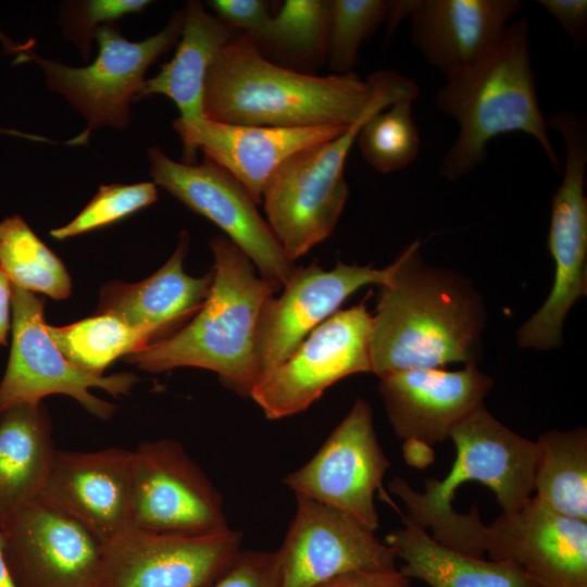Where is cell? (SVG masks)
<instances>
[{
	"label": "cell",
	"mask_w": 587,
	"mask_h": 587,
	"mask_svg": "<svg viewBox=\"0 0 587 587\" xmlns=\"http://www.w3.org/2000/svg\"><path fill=\"white\" fill-rule=\"evenodd\" d=\"M534 491L553 511L587 521V430H549L538 437Z\"/></svg>",
	"instance_id": "4316f807"
},
{
	"label": "cell",
	"mask_w": 587,
	"mask_h": 587,
	"mask_svg": "<svg viewBox=\"0 0 587 587\" xmlns=\"http://www.w3.org/2000/svg\"><path fill=\"white\" fill-rule=\"evenodd\" d=\"M434 538L464 554L510 562L537 587H587V521L562 515L536 497L485 526L476 507L441 515Z\"/></svg>",
	"instance_id": "8992f818"
},
{
	"label": "cell",
	"mask_w": 587,
	"mask_h": 587,
	"mask_svg": "<svg viewBox=\"0 0 587 587\" xmlns=\"http://www.w3.org/2000/svg\"><path fill=\"white\" fill-rule=\"evenodd\" d=\"M394 268V263L374 268L341 261L328 271L315 262L296 266L283 292L270 297L259 316L255 347L261 375L287 359L358 289L386 284Z\"/></svg>",
	"instance_id": "ac0fdd59"
},
{
	"label": "cell",
	"mask_w": 587,
	"mask_h": 587,
	"mask_svg": "<svg viewBox=\"0 0 587 587\" xmlns=\"http://www.w3.org/2000/svg\"><path fill=\"white\" fill-rule=\"evenodd\" d=\"M12 301V284L5 273L0 268V346L8 342L10 329V308Z\"/></svg>",
	"instance_id": "ab89813d"
},
{
	"label": "cell",
	"mask_w": 587,
	"mask_h": 587,
	"mask_svg": "<svg viewBox=\"0 0 587 587\" xmlns=\"http://www.w3.org/2000/svg\"><path fill=\"white\" fill-rule=\"evenodd\" d=\"M522 7L519 0H417L412 41L449 78L485 58Z\"/></svg>",
	"instance_id": "7402d4cb"
},
{
	"label": "cell",
	"mask_w": 587,
	"mask_h": 587,
	"mask_svg": "<svg viewBox=\"0 0 587 587\" xmlns=\"http://www.w3.org/2000/svg\"><path fill=\"white\" fill-rule=\"evenodd\" d=\"M411 99H400L376 112L361 127L357 143L375 171L388 174L410 165L420 152V135Z\"/></svg>",
	"instance_id": "4dcf8cb0"
},
{
	"label": "cell",
	"mask_w": 587,
	"mask_h": 587,
	"mask_svg": "<svg viewBox=\"0 0 587 587\" xmlns=\"http://www.w3.org/2000/svg\"><path fill=\"white\" fill-rule=\"evenodd\" d=\"M241 533L161 534L129 528L102 546L98 587H204L240 551Z\"/></svg>",
	"instance_id": "9a60e30c"
},
{
	"label": "cell",
	"mask_w": 587,
	"mask_h": 587,
	"mask_svg": "<svg viewBox=\"0 0 587 587\" xmlns=\"http://www.w3.org/2000/svg\"><path fill=\"white\" fill-rule=\"evenodd\" d=\"M449 438L454 442L457 459L445 479H426L423 492L415 491L402 477L390 482V490L407 511L450 508L455 490L467 480L489 487L503 513L517 512L528 502L539 459L537 441L509 429L484 404L457 424Z\"/></svg>",
	"instance_id": "9c48e42d"
},
{
	"label": "cell",
	"mask_w": 587,
	"mask_h": 587,
	"mask_svg": "<svg viewBox=\"0 0 587 587\" xmlns=\"http://www.w3.org/2000/svg\"><path fill=\"white\" fill-rule=\"evenodd\" d=\"M417 1H388L387 10V33L388 36L394 32L397 24L405 16L411 15Z\"/></svg>",
	"instance_id": "60d3db41"
},
{
	"label": "cell",
	"mask_w": 587,
	"mask_h": 587,
	"mask_svg": "<svg viewBox=\"0 0 587 587\" xmlns=\"http://www.w3.org/2000/svg\"><path fill=\"white\" fill-rule=\"evenodd\" d=\"M315 587H411L409 578L397 569L351 572Z\"/></svg>",
	"instance_id": "74e56055"
},
{
	"label": "cell",
	"mask_w": 587,
	"mask_h": 587,
	"mask_svg": "<svg viewBox=\"0 0 587 587\" xmlns=\"http://www.w3.org/2000/svg\"><path fill=\"white\" fill-rule=\"evenodd\" d=\"M2 534L16 587H98L102 545L60 510L38 499Z\"/></svg>",
	"instance_id": "e0dca14e"
},
{
	"label": "cell",
	"mask_w": 587,
	"mask_h": 587,
	"mask_svg": "<svg viewBox=\"0 0 587 587\" xmlns=\"http://www.w3.org/2000/svg\"><path fill=\"white\" fill-rule=\"evenodd\" d=\"M214 15L234 30H241L253 41L264 32L271 17V4L264 0H212Z\"/></svg>",
	"instance_id": "d590c367"
},
{
	"label": "cell",
	"mask_w": 587,
	"mask_h": 587,
	"mask_svg": "<svg viewBox=\"0 0 587 587\" xmlns=\"http://www.w3.org/2000/svg\"><path fill=\"white\" fill-rule=\"evenodd\" d=\"M132 528L176 535L229 528L222 495L179 442L142 441L134 450Z\"/></svg>",
	"instance_id": "4fadbf2b"
},
{
	"label": "cell",
	"mask_w": 587,
	"mask_h": 587,
	"mask_svg": "<svg viewBox=\"0 0 587 587\" xmlns=\"http://www.w3.org/2000/svg\"><path fill=\"white\" fill-rule=\"evenodd\" d=\"M236 34L215 15L208 13L200 1L187 2L175 54L155 76L145 80L136 101L164 95L176 104L178 118H204L203 92L209 67L217 51Z\"/></svg>",
	"instance_id": "484cf974"
},
{
	"label": "cell",
	"mask_w": 587,
	"mask_h": 587,
	"mask_svg": "<svg viewBox=\"0 0 587 587\" xmlns=\"http://www.w3.org/2000/svg\"><path fill=\"white\" fill-rule=\"evenodd\" d=\"M420 96L415 82L382 71L371 108L340 136L303 148L283 161L268 178L262 203L273 233L295 262L334 232L349 197L345 163L369 117L400 99Z\"/></svg>",
	"instance_id": "5b68a950"
},
{
	"label": "cell",
	"mask_w": 587,
	"mask_h": 587,
	"mask_svg": "<svg viewBox=\"0 0 587 587\" xmlns=\"http://www.w3.org/2000/svg\"><path fill=\"white\" fill-rule=\"evenodd\" d=\"M403 527L386 536L394 557L403 560L400 573L430 587H537L517 565L485 560L448 548L403 514Z\"/></svg>",
	"instance_id": "d4e9b609"
},
{
	"label": "cell",
	"mask_w": 587,
	"mask_h": 587,
	"mask_svg": "<svg viewBox=\"0 0 587 587\" xmlns=\"http://www.w3.org/2000/svg\"><path fill=\"white\" fill-rule=\"evenodd\" d=\"M350 126H248L178 117L173 122L184 146L185 163L193 164L200 149L233 175L257 204L262 203L264 187L283 161L303 148L340 136Z\"/></svg>",
	"instance_id": "44dd1931"
},
{
	"label": "cell",
	"mask_w": 587,
	"mask_h": 587,
	"mask_svg": "<svg viewBox=\"0 0 587 587\" xmlns=\"http://www.w3.org/2000/svg\"><path fill=\"white\" fill-rule=\"evenodd\" d=\"M210 248L213 279L203 307L174 334L123 359L150 373L182 366L210 370L227 388L250 397L261 376L255 347L259 316L282 286L258 276L251 260L226 236L213 237Z\"/></svg>",
	"instance_id": "3957f363"
},
{
	"label": "cell",
	"mask_w": 587,
	"mask_h": 587,
	"mask_svg": "<svg viewBox=\"0 0 587 587\" xmlns=\"http://www.w3.org/2000/svg\"><path fill=\"white\" fill-rule=\"evenodd\" d=\"M538 3L563 27L576 48L586 42V0H539Z\"/></svg>",
	"instance_id": "8d00e7d4"
},
{
	"label": "cell",
	"mask_w": 587,
	"mask_h": 587,
	"mask_svg": "<svg viewBox=\"0 0 587 587\" xmlns=\"http://www.w3.org/2000/svg\"><path fill=\"white\" fill-rule=\"evenodd\" d=\"M494 385L476 363L459 371L411 369L379 377V394L391 426L405 441L444 442L478 407Z\"/></svg>",
	"instance_id": "ffe728a7"
},
{
	"label": "cell",
	"mask_w": 587,
	"mask_h": 587,
	"mask_svg": "<svg viewBox=\"0 0 587 587\" xmlns=\"http://www.w3.org/2000/svg\"><path fill=\"white\" fill-rule=\"evenodd\" d=\"M213 587H280L278 553L239 551Z\"/></svg>",
	"instance_id": "e575fe53"
},
{
	"label": "cell",
	"mask_w": 587,
	"mask_h": 587,
	"mask_svg": "<svg viewBox=\"0 0 587 587\" xmlns=\"http://www.w3.org/2000/svg\"><path fill=\"white\" fill-rule=\"evenodd\" d=\"M46 329L63 357L93 377H102L116 359L155 342L152 332L107 313H95L65 326L47 324Z\"/></svg>",
	"instance_id": "83f0119b"
},
{
	"label": "cell",
	"mask_w": 587,
	"mask_h": 587,
	"mask_svg": "<svg viewBox=\"0 0 587 587\" xmlns=\"http://www.w3.org/2000/svg\"><path fill=\"white\" fill-rule=\"evenodd\" d=\"M183 24L184 9L175 12L162 30L141 41H129L115 25H102L95 33L98 54L83 67L45 59L32 50L18 53L13 63L38 64L48 87L85 117L86 129L68 140L70 145H85L95 129L128 125L129 105L143 86L147 70L178 42Z\"/></svg>",
	"instance_id": "52a82bcc"
},
{
	"label": "cell",
	"mask_w": 587,
	"mask_h": 587,
	"mask_svg": "<svg viewBox=\"0 0 587 587\" xmlns=\"http://www.w3.org/2000/svg\"><path fill=\"white\" fill-rule=\"evenodd\" d=\"M0 41L2 42V45L4 47V52H7V53L25 52V51L32 50L33 46L35 45L34 39H28L24 43H18L16 41H14L13 39L9 38L1 29H0ZM0 134L9 135V136H15V137H20V138H25V139H28V140L55 143L54 141H52V140L46 138V137L37 136V135H33V134H27V133H23V132H20V130H16V129H11V128H1L0 127Z\"/></svg>",
	"instance_id": "f35d334b"
},
{
	"label": "cell",
	"mask_w": 587,
	"mask_h": 587,
	"mask_svg": "<svg viewBox=\"0 0 587 587\" xmlns=\"http://www.w3.org/2000/svg\"><path fill=\"white\" fill-rule=\"evenodd\" d=\"M370 328L365 302L338 310L263 373L250 398L271 420L305 410L341 378L371 372Z\"/></svg>",
	"instance_id": "8fae6325"
},
{
	"label": "cell",
	"mask_w": 587,
	"mask_h": 587,
	"mask_svg": "<svg viewBox=\"0 0 587 587\" xmlns=\"http://www.w3.org/2000/svg\"><path fill=\"white\" fill-rule=\"evenodd\" d=\"M389 464L376 436L372 408L359 398L313 458L284 483L296 495L335 508L375 532L374 496L376 490L384 492Z\"/></svg>",
	"instance_id": "5bb4252c"
},
{
	"label": "cell",
	"mask_w": 587,
	"mask_h": 587,
	"mask_svg": "<svg viewBox=\"0 0 587 587\" xmlns=\"http://www.w3.org/2000/svg\"><path fill=\"white\" fill-rule=\"evenodd\" d=\"M388 1L329 0L326 60L333 74L351 73L361 45L386 21Z\"/></svg>",
	"instance_id": "1f68e13d"
},
{
	"label": "cell",
	"mask_w": 587,
	"mask_h": 587,
	"mask_svg": "<svg viewBox=\"0 0 587 587\" xmlns=\"http://www.w3.org/2000/svg\"><path fill=\"white\" fill-rule=\"evenodd\" d=\"M565 145L563 178L552 198L548 248L554 260V282L542 305L517 332L522 348L550 350L562 344L565 317L578 298L587 294V125L571 110L548 118Z\"/></svg>",
	"instance_id": "ba28073f"
},
{
	"label": "cell",
	"mask_w": 587,
	"mask_h": 587,
	"mask_svg": "<svg viewBox=\"0 0 587 587\" xmlns=\"http://www.w3.org/2000/svg\"><path fill=\"white\" fill-rule=\"evenodd\" d=\"M0 268L27 291L54 300L71 295L72 280L63 262L17 214L0 222Z\"/></svg>",
	"instance_id": "f1b7e54d"
},
{
	"label": "cell",
	"mask_w": 587,
	"mask_h": 587,
	"mask_svg": "<svg viewBox=\"0 0 587 587\" xmlns=\"http://www.w3.org/2000/svg\"><path fill=\"white\" fill-rule=\"evenodd\" d=\"M189 241L188 232L183 230L171 258L146 279L105 284L95 313L112 314L134 327L148 329L155 341L186 325L203 307L213 279L212 272L201 277L185 272Z\"/></svg>",
	"instance_id": "603a6c76"
},
{
	"label": "cell",
	"mask_w": 587,
	"mask_h": 587,
	"mask_svg": "<svg viewBox=\"0 0 587 587\" xmlns=\"http://www.w3.org/2000/svg\"><path fill=\"white\" fill-rule=\"evenodd\" d=\"M150 175L195 213L218 226L240 248L260 275L280 286L296 265L247 189L226 170L203 157L198 164L176 162L158 147L148 150Z\"/></svg>",
	"instance_id": "7c38bea8"
},
{
	"label": "cell",
	"mask_w": 587,
	"mask_h": 587,
	"mask_svg": "<svg viewBox=\"0 0 587 587\" xmlns=\"http://www.w3.org/2000/svg\"><path fill=\"white\" fill-rule=\"evenodd\" d=\"M46 407L21 403L0 413V532L40 498L54 453Z\"/></svg>",
	"instance_id": "cb8c5ba5"
},
{
	"label": "cell",
	"mask_w": 587,
	"mask_h": 587,
	"mask_svg": "<svg viewBox=\"0 0 587 587\" xmlns=\"http://www.w3.org/2000/svg\"><path fill=\"white\" fill-rule=\"evenodd\" d=\"M0 587H16L8 570L3 554V534L0 532Z\"/></svg>",
	"instance_id": "b9f144b4"
},
{
	"label": "cell",
	"mask_w": 587,
	"mask_h": 587,
	"mask_svg": "<svg viewBox=\"0 0 587 587\" xmlns=\"http://www.w3.org/2000/svg\"><path fill=\"white\" fill-rule=\"evenodd\" d=\"M413 241L379 286L371 315V372L378 377L411 369L476 363L486 312L479 294L462 275L428 265Z\"/></svg>",
	"instance_id": "6da1fadb"
},
{
	"label": "cell",
	"mask_w": 587,
	"mask_h": 587,
	"mask_svg": "<svg viewBox=\"0 0 587 587\" xmlns=\"http://www.w3.org/2000/svg\"><path fill=\"white\" fill-rule=\"evenodd\" d=\"M280 549V587H315L365 570L395 569L386 544L350 515L303 495Z\"/></svg>",
	"instance_id": "2e32d148"
},
{
	"label": "cell",
	"mask_w": 587,
	"mask_h": 587,
	"mask_svg": "<svg viewBox=\"0 0 587 587\" xmlns=\"http://www.w3.org/2000/svg\"><path fill=\"white\" fill-rule=\"evenodd\" d=\"M134 451L57 450L39 500L83 525L102 546L132 528Z\"/></svg>",
	"instance_id": "d6986e66"
},
{
	"label": "cell",
	"mask_w": 587,
	"mask_h": 587,
	"mask_svg": "<svg viewBox=\"0 0 587 587\" xmlns=\"http://www.w3.org/2000/svg\"><path fill=\"white\" fill-rule=\"evenodd\" d=\"M157 185L143 182L130 185H101L84 210L66 225L50 230L51 237L64 240L116 223L154 203Z\"/></svg>",
	"instance_id": "d6a6232c"
},
{
	"label": "cell",
	"mask_w": 587,
	"mask_h": 587,
	"mask_svg": "<svg viewBox=\"0 0 587 587\" xmlns=\"http://www.w3.org/2000/svg\"><path fill=\"white\" fill-rule=\"evenodd\" d=\"M435 103L460 129L441 161L439 172L445 178L455 180L472 172L485 161L489 141L512 132L532 136L562 173L537 97L525 18L508 25L479 62L446 78Z\"/></svg>",
	"instance_id": "277c9868"
},
{
	"label": "cell",
	"mask_w": 587,
	"mask_h": 587,
	"mask_svg": "<svg viewBox=\"0 0 587 587\" xmlns=\"http://www.w3.org/2000/svg\"><path fill=\"white\" fill-rule=\"evenodd\" d=\"M328 25L329 0H286L254 42L260 50L314 63L326 60Z\"/></svg>",
	"instance_id": "f546056e"
},
{
	"label": "cell",
	"mask_w": 587,
	"mask_h": 587,
	"mask_svg": "<svg viewBox=\"0 0 587 587\" xmlns=\"http://www.w3.org/2000/svg\"><path fill=\"white\" fill-rule=\"evenodd\" d=\"M11 305L12 346L0 383V413L15 404H38L47 396L62 394L77 400L91 415L110 419L115 405L89 389L101 388L118 397L128 394L138 377L125 372L102 377L79 372L47 333L43 298L12 284Z\"/></svg>",
	"instance_id": "30bf717a"
},
{
	"label": "cell",
	"mask_w": 587,
	"mask_h": 587,
	"mask_svg": "<svg viewBox=\"0 0 587 587\" xmlns=\"http://www.w3.org/2000/svg\"><path fill=\"white\" fill-rule=\"evenodd\" d=\"M382 71L313 75L268 60L246 34L215 54L204 83V118L272 127L350 126L374 103Z\"/></svg>",
	"instance_id": "7a4b0ae2"
},
{
	"label": "cell",
	"mask_w": 587,
	"mask_h": 587,
	"mask_svg": "<svg viewBox=\"0 0 587 587\" xmlns=\"http://www.w3.org/2000/svg\"><path fill=\"white\" fill-rule=\"evenodd\" d=\"M147 0H88L65 5L62 25L66 36L82 50L84 60L89 57L91 40L101 23L115 21L126 14L141 12Z\"/></svg>",
	"instance_id": "836d02e7"
}]
</instances>
